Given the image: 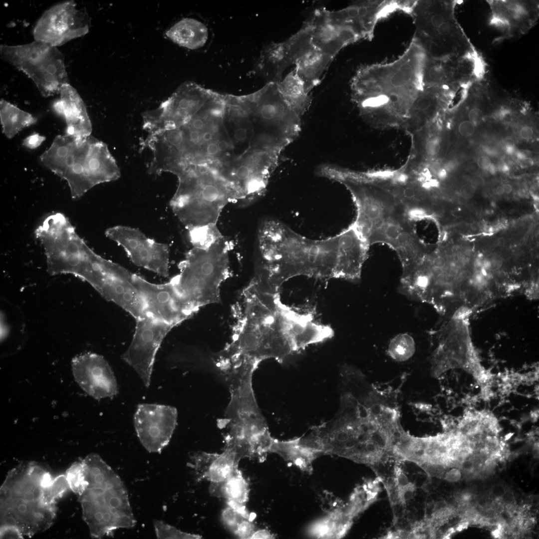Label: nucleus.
Returning a JSON list of instances; mask_svg holds the SVG:
<instances>
[{
  "label": "nucleus",
  "mask_w": 539,
  "mask_h": 539,
  "mask_svg": "<svg viewBox=\"0 0 539 539\" xmlns=\"http://www.w3.org/2000/svg\"><path fill=\"white\" fill-rule=\"evenodd\" d=\"M257 269L280 288L290 278L306 276L348 280L360 258L357 236L350 227L324 239H312L274 219H267L258 233Z\"/></svg>",
  "instance_id": "1"
},
{
  "label": "nucleus",
  "mask_w": 539,
  "mask_h": 539,
  "mask_svg": "<svg viewBox=\"0 0 539 539\" xmlns=\"http://www.w3.org/2000/svg\"><path fill=\"white\" fill-rule=\"evenodd\" d=\"M279 291L255 275L241 292L231 340L221 351L224 357L258 367L268 359L282 363L295 353L296 309L282 302Z\"/></svg>",
  "instance_id": "2"
},
{
  "label": "nucleus",
  "mask_w": 539,
  "mask_h": 539,
  "mask_svg": "<svg viewBox=\"0 0 539 539\" xmlns=\"http://www.w3.org/2000/svg\"><path fill=\"white\" fill-rule=\"evenodd\" d=\"M331 179L350 192L356 208L352 224L370 246L386 244L397 254L402 269L416 265L425 256L415 222L404 205L384 180L373 172H361L337 167Z\"/></svg>",
  "instance_id": "3"
},
{
  "label": "nucleus",
  "mask_w": 539,
  "mask_h": 539,
  "mask_svg": "<svg viewBox=\"0 0 539 539\" xmlns=\"http://www.w3.org/2000/svg\"><path fill=\"white\" fill-rule=\"evenodd\" d=\"M425 57L424 50L412 38L404 53L394 61L359 67L350 87L361 114L370 121L403 124L423 88Z\"/></svg>",
  "instance_id": "4"
},
{
  "label": "nucleus",
  "mask_w": 539,
  "mask_h": 539,
  "mask_svg": "<svg viewBox=\"0 0 539 539\" xmlns=\"http://www.w3.org/2000/svg\"><path fill=\"white\" fill-rule=\"evenodd\" d=\"M52 479L49 472L33 462L10 470L0 489V527H13L30 538L48 529L57 510L48 493Z\"/></svg>",
  "instance_id": "5"
},
{
  "label": "nucleus",
  "mask_w": 539,
  "mask_h": 539,
  "mask_svg": "<svg viewBox=\"0 0 539 539\" xmlns=\"http://www.w3.org/2000/svg\"><path fill=\"white\" fill-rule=\"evenodd\" d=\"M81 461L86 484L78 500L91 537L101 539L117 530L133 528L136 521L119 476L96 454Z\"/></svg>",
  "instance_id": "6"
},
{
  "label": "nucleus",
  "mask_w": 539,
  "mask_h": 539,
  "mask_svg": "<svg viewBox=\"0 0 539 539\" xmlns=\"http://www.w3.org/2000/svg\"><path fill=\"white\" fill-rule=\"evenodd\" d=\"M226 109L225 94L214 91L194 115L177 127L181 138L177 156L182 167L217 172L237 157L226 126Z\"/></svg>",
  "instance_id": "7"
},
{
  "label": "nucleus",
  "mask_w": 539,
  "mask_h": 539,
  "mask_svg": "<svg viewBox=\"0 0 539 539\" xmlns=\"http://www.w3.org/2000/svg\"><path fill=\"white\" fill-rule=\"evenodd\" d=\"M229 251L224 237L209 249L193 248L180 263L179 273L170 280L194 314L220 302L221 285L230 275Z\"/></svg>",
  "instance_id": "8"
},
{
  "label": "nucleus",
  "mask_w": 539,
  "mask_h": 539,
  "mask_svg": "<svg viewBox=\"0 0 539 539\" xmlns=\"http://www.w3.org/2000/svg\"><path fill=\"white\" fill-rule=\"evenodd\" d=\"M454 0H415L410 15L415 32L413 38L426 56L457 58L477 53L455 14Z\"/></svg>",
  "instance_id": "9"
},
{
  "label": "nucleus",
  "mask_w": 539,
  "mask_h": 539,
  "mask_svg": "<svg viewBox=\"0 0 539 539\" xmlns=\"http://www.w3.org/2000/svg\"><path fill=\"white\" fill-rule=\"evenodd\" d=\"M177 176L178 186L170 205L186 229L217 224L224 208L237 202L231 188L214 172L191 170Z\"/></svg>",
  "instance_id": "10"
},
{
  "label": "nucleus",
  "mask_w": 539,
  "mask_h": 539,
  "mask_svg": "<svg viewBox=\"0 0 539 539\" xmlns=\"http://www.w3.org/2000/svg\"><path fill=\"white\" fill-rule=\"evenodd\" d=\"M1 58L32 79L41 93L60 92L69 83L62 53L57 47L35 40L24 45H1Z\"/></svg>",
  "instance_id": "11"
},
{
  "label": "nucleus",
  "mask_w": 539,
  "mask_h": 539,
  "mask_svg": "<svg viewBox=\"0 0 539 539\" xmlns=\"http://www.w3.org/2000/svg\"><path fill=\"white\" fill-rule=\"evenodd\" d=\"M279 157L250 148L234 161L224 180L237 201L248 204L263 195Z\"/></svg>",
  "instance_id": "12"
},
{
  "label": "nucleus",
  "mask_w": 539,
  "mask_h": 539,
  "mask_svg": "<svg viewBox=\"0 0 539 539\" xmlns=\"http://www.w3.org/2000/svg\"><path fill=\"white\" fill-rule=\"evenodd\" d=\"M132 341L121 358L139 375L144 386L151 383L156 354L171 325L146 314L135 319Z\"/></svg>",
  "instance_id": "13"
},
{
  "label": "nucleus",
  "mask_w": 539,
  "mask_h": 539,
  "mask_svg": "<svg viewBox=\"0 0 539 539\" xmlns=\"http://www.w3.org/2000/svg\"><path fill=\"white\" fill-rule=\"evenodd\" d=\"M415 0H359L343 8L328 10L333 23L352 31L359 39L371 40L375 28L381 19L398 11L410 14Z\"/></svg>",
  "instance_id": "14"
},
{
  "label": "nucleus",
  "mask_w": 539,
  "mask_h": 539,
  "mask_svg": "<svg viewBox=\"0 0 539 539\" xmlns=\"http://www.w3.org/2000/svg\"><path fill=\"white\" fill-rule=\"evenodd\" d=\"M89 19L74 1L54 5L46 10L33 28L35 40L58 46L86 34Z\"/></svg>",
  "instance_id": "15"
},
{
  "label": "nucleus",
  "mask_w": 539,
  "mask_h": 539,
  "mask_svg": "<svg viewBox=\"0 0 539 539\" xmlns=\"http://www.w3.org/2000/svg\"><path fill=\"white\" fill-rule=\"evenodd\" d=\"M106 236L122 247L131 262L161 276L169 273L168 246L148 238L139 229L124 226L108 228Z\"/></svg>",
  "instance_id": "16"
},
{
  "label": "nucleus",
  "mask_w": 539,
  "mask_h": 539,
  "mask_svg": "<svg viewBox=\"0 0 539 539\" xmlns=\"http://www.w3.org/2000/svg\"><path fill=\"white\" fill-rule=\"evenodd\" d=\"M484 65L478 54L447 58L426 56L422 71L423 87H434L452 91L457 86L464 87L484 75Z\"/></svg>",
  "instance_id": "17"
},
{
  "label": "nucleus",
  "mask_w": 539,
  "mask_h": 539,
  "mask_svg": "<svg viewBox=\"0 0 539 539\" xmlns=\"http://www.w3.org/2000/svg\"><path fill=\"white\" fill-rule=\"evenodd\" d=\"M178 411L172 406L142 403L134 415L138 438L150 453H160L168 445L177 422Z\"/></svg>",
  "instance_id": "18"
},
{
  "label": "nucleus",
  "mask_w": 539,
  "mask_h": 539,
  "mask_svg": "<svg viewBox=\"0 0 539 539\" xmlns=\"http://www.w3.org/2000/svg\"><path fill=\"white\" fill-rule=\"evenodd\" d=\"M137 285L145 304L147 314L173 327L194 315L171 280L157 284L138 275Z\"/></svg>",
  "instance_id": "19"
},
{
  "label": "nucleus",
  "mask_w": 539,
  "mask_h": 539,
  "mask_svg": "<svg viewBox=\"0 0 539 539\" xmlns=\"http://www.w3.org/2000/svg\"><path fill=\"white\" fill-rule=\"evenodd\" d=\"M71 367L75 381L93 398H112L119 393L114 372L102 356L90 352L76 355Z\"/></svg>",
  "instance_id": "20"
},
{
  "label": "nucleus",
  "mask_w": 539,
  "mask_h": 539,
  "mask_svg": "<svg viewBox=\"0 0 539 539\" xmlns=\"http://www.w3.org/2000/svg\"><path fill=\"white\" fill-rule=\"evenodd\" d=\"M490 23L507 37L524 34L539 19V2L536 0L490 1Z\"/></svg>",
  "instance_id": "21"
},
{
  "label": "nucleus",
  "mask_w": 539,
  "mask_h": 539,
  "mask_svg": "<svg viewBox=\"0 0 539 539\" xmlns=\"http://www.w3.org/2000/svg\"><path fill=\"white\" fill-rule=\"evenodd\" d=\"M213 92L192 82L180 85L160 107L165 128L176 127L188 120L202 108Z\"/></svg>",
  "instance_id": "22"
},
{
  "label": "nucleus",
  "mask_w": 539,
  "mask_h": 539,
  "mask_svg": "<svg viewBox=\"0 0 539 539\" xmlns=\"http://www.w3.org/2000/svg\"><path fill=\"white\" fill-rule=\"evenodd\" d=\"M308 19L315 48L334 58L344 47L359 40L350 29L332 22L324 7L315 9Z\"/></svg>",
  "instance_id": "23"
},
{
  "label": "nucleus",
  "mask_w": 539,
  "mask_h": 539,
  "mask_svg": "<svg viewBox=\"0 0 539 539\" xmlns=\"http://www.w3.org/2000/svg\"><path fill=\"white\" fill-rule=\"evenodd\" d=\"M191 459L198 478L210 482L211 486L221 484L238 472L241 460L235 451L227 447L221 453L198 452Z\"/></svg>",
  "instance_id": "24"
},
{
  "label": "nucleus",
  "mask_w": 539,
  "mask_h": 539,
  "mask_svg": "<svg viewBox=\"0 0 539 539\" xmlns=\"http://www.w3.org/2000/svg\"><path fill=\"white\" fill-rule=\"evenodd\" d=\"M453 94L441 88L423 87L410 107L403 125L411 134L420 130L427 119L445 107Z\"/></svg>",
  "instance_id": "25"
},
{
  "label": "nucleus",
  "mask_w": 539,
  "mask_h": 539,
  "mask_svg": "<svg viewBox=\"0 0 539 539\" xmlns=\"http://www.w3.org/2000/svg\"><path fill=\"white\" fill-rule=\"evenodd\" d=\"M292 64L285 41L271 42L261 51L255 70L267 83H278L284 71Z\"/></svg>",
  "instance_id": "26"
},
{
  "label": "nucleus",
  "mask_w": 539,
  "mask_h": 539,
  "mask_svg": "<svg viewBox=\"0 0 539 539\" xmlns=\"http://www.w3.org/2000/svg\"><path fill=\"white\" fill-rule=\"evenodd\" d=\"M167 37L178 45L189 49H198L207 42L209 30L203 22L193 18H184L175 23L165 33Z\"/></svg>",
  "instance_id": "27"
},
{
  "label": "nucleus",
  "mask_w": 539,
  "mask_h": 539,
  "mask_svg": "<svg viewBox=\"0 0 539 539\" xmlns=\"http://www.w3.org/2000/svg\"><path fill=\"white\" fill-rule=\"evenodd\" d=\"M333 59L331 55L315 49L295 63L294 70L308 92L319 84L323 73Z\"/></svg>",
  "instance_id": "28"
},
{
  "label": "nucleus",
  "mask_w": 539,
  "mask_h": 539,
  "mask_svg": "<svg viewBox=\"0 0 539 539\" xmlns=\"http://www.w3.org/2000/svg\"><path fill=\"white\" fill-rule=\"evenodd\" d=\"M278 87L286 103L299 117L309 109L311 96L294 69L278 83Z\"/></svg>",
  "instance_id": "29"
},
{
  "label": "nucleus",
  "mask_w": 539,
  "mask_h": 539,
  "mask_svg": "<svg viewBox=\"0 0 539 539\" xmlns=\"http://www.w3.org/2000/svg\"><path fill=\"white\" fill-rule=\"evenodd\" d=\"M61 98L54 104V108L63 115L69 125L75 122L86 121L87 113L84 103L76 90L69 83L64 84L60 91Z\"/></svg>",
  "instance_id": "30"
},
{
  "label": "nucleus",
  "mask_w": 539,
  "mask_h": 539,
  "mask_svg": "<svg viewBox=\"0 0 539 539\" xmlns=\"http://www.w3.org/2000/svg\"><path fill=\"white\" fill-rule=\"evenodd\" d=\"M211 492L226 499L228 506L244 508L248 501L249 488L240 471L226 481L211 486Z\"/></svg>",
  "instance_id": "31"
},
{
  "label": "nucleus",
  "mask_w": 539,
  "mask_h": 539,
  "mask_svg": "<svg viewBox=\"0 0 539 539\" xmlns=\"http://www.w3.org/2000/svg\"><path fill=\"white\" fill-rule=\"evenodd\" d=\"M285 41L293 64L316 49L313 44L311 27L308 19H307L301 27Z\"/></svg>",
  "instance_id": "32"
},
{
  "label": "nucleus",
  "mask_w": 539,
  "mask_h": 539,
  "mask_svg": "<svg viewBox=\"0 0 539 539\" xmlns=\"http://www.w3.org/2000/svg\"><path fill=\"white\" fill-rule=\"evenodd\" d=\"M222 519L227 527L240 538L250 539L254 533V526L245 508L228 506L222 513Z\"/></svg>",
  "instance_id": "33"
},
{
  "label": "nucleus",
  "mask_w": 539,
  "mask_h": 539,
  "mask_svg": "<svg viewBox=\"0 0 539 539\" xmlns=\"http://www.w3.org/2000/svg\"><path fill=\"white\" fill-rule=\"evenodd\" d=\"M193 248L207 249L224 238L217 224H210L187 229Z\"/></svg>",
  "instance_id": "34"
},
{
  "label": "nucleus",
  "mask_w": 539,
  "mask_h": 539,
  "mask_svg": "<svg viewBox=\"0 0 539 539\" xmlns=\"http://www.w3.org/2000/svg\"><path fill=\"white\" fill-rule=\"evenodd\" d=\"M415 351L416 344L413 337L409 333H401L390 340L387 352L393 360L402 362L412 358Z\"/></svg>",
  "instance_id": "35"
},
{
  "label": "nucleus",
  "mask_w": 539,
  "mask_h": 539,
  "mask_svg": "<svg viewBox=\"0 0 539 539\" xmlns=\"http://www.w3.org/2000/svg\"><path fill=\"white\" fill-rule=\"evenodd\" d=\"M70 489L78 496L86 484L85 472L82 461L76 462L67 470L65 474Z\"/></svg>",
  "instance_id": "36"
},
{
  "label": "nucleus",
  "mask_w": 539,
  "mask_h": 539,
  "mask_svg": "<svg viewBox=\"0 0 539 539\" xmlns=\"http://www.w3.org/2000/svg\"><path fill=\"white\" fill-rule=\"evenodd\" d=\"M156 535L158 539H199L200 536L183 532L163 521L154 522Z\"/></svg>",
  "instance_id": "37"
},
{
  "label": "nucleus",
  "mask_w": 539,
  "mask_h": 539,
  "mask_svg": "<svg viewBox=\"0 0 539 539\" xmlns=\"http://www.w3.org/2000/svg\"><path fill=\"white\" fill-rule=\"evenodd\" d=\"M68 489L70 488L65 474L60 475L53 478L48 487L49 497L51 500L56 502Z\"/></svg>",
  "instance_id": "38"
},
{
  "label": "nucleus",
  "mask_w": 539,
  "mask_h": 539,
  "mask_svg": "<svg viewBox=\"0 0 539 539\" xmlns=\"http://www.w3.org/2000/svg\"><path fill=\"white\" fill-rule=\"evenodd\" d=\"M441 139L439 137H435L428 141L424 146V151L428 156H434L437 155L441 149Z\"/></svg>",
  "instance_id": "39"
},
{
  "label": "nucleus",
  "mask_w": 539,
  "mask_h": 539,
  "mask_svg": "<svg viewBox=\"0 0 539 539\" xmlns=\"http://www.w3.org/2000/svg\"><path fill=\"white\" fill-rule=\"evenodd\" d=\"M0 539H23V536L15 528L11 526L0 527Z\"/></svg>",
  "instance_id": "40"
},
{
  "label": "nucleus",
  "mask_w": 539,
  "mask_h": 539,
  "mask_svg": "<svg viewBox=\"0 0 539 539\" xmlns=\"http://www.w3.org/2000/svg\"><path fill=\"white\" fill-rule=\"evenodd\" d=\"M469 120L474 125L480 124L484 118V113L482 109L479 107L471 108L468 114Z\"/></svg>",
  "instance_id": "41"
},
{
  "label": "nucleus",
  "mask_w": 539,
  "mask_h": 539,
  "mask_svg": "<svg viewBox=\"0 0 539 539\" xmlns=\"http://www.w3.org/2000/svg\"><path fill=\"white\" fill-rule=\"evenodd\" d=\"M458 130L461 135L469 137L474 133L475 126L469 120H465L460 123Z\"/></svg>",
  "instance_id": "42"
},
{
  "label": "nucleus",
  "mask_w": 539,
  "mask_h": 539,
  "mask_svg": "<svg viewBox=\"0 0 539 539\" xmlns=\"http://www.w3.org/2000/svg\"><path fill=\"white\" fill-rule=\"evenodd\" d=\"M44 139V137L38 134H34L26 138L24 141V144L29 148H35L38 147Z\"/></svg>",
  "instance_id": "43"
},
{
  "label": "nucleus",
  "mask_w": 539,
  "mask_h": 539,
  "mask_svg": "<svg viewBox=\"0 0 539 539\" xmlns=\"http://www.w3.org/2000/svg\"><path fill=\"white\" fill-rule=\"evenodd\" d=\"M476 189L471 184L462 186L460 189L461 196L465 199L472 198L475 195Z\"/></svg>",
  "instance_id": "44"
},
{
  "label": "nucleus",
  "mask_w": 539,
  "mask_h": 539,
  "mask_svg": "<svg viewBox=\"0 0 539 539\" xmlns=\"http://www.w3.org/2000/svg\"><path fill=\"white\" fill-rule=\"evenodd\" d=\"M491 264V270H498L502 265L503 260L498 255L493 254L487 258Z\"/></svg>",
  "instance_id": "45"
},
{
  "label": "nucleus",
  "mask_w": 539,
  "mask_h": 539,
  "mask_svg": "<svg viewBox=\"0 0 539 539\" xmlns=\"http://www.w3.org/2000/svg\"><path fill=\"white\" fill-rule=\"evenodd\" d=\"M461 477L460 472L457 469H453L447 473L445 478L447 480L451 482H456Z\"/></svg>",
  "instance_id": "46"
},
{
  "label": "nucleus",
  "mask_w": 539,
  "mask_h": 539,
  "mask_svg": "<svg viewBox=\"0 0 539 539\" xmlns=\"http://www.w3.org/2000/svg\"><path fill=\"white\" fill-rule=\"evenodd\" d=\"M479 167L484 170H487L491 164V160L487 156H481L477 162Z\"/></svg>",
  "instance_id": "47"
},
{
  "label": "nucleus",
  "mask_w": 539,
  "mask_h": 539,
  "mask_svg": "<svg viewBox=\"0 0 539 539\" xmlns=\"http://www.w3.org/2000/svg\"><path fill=\"white\" fill-rule=\"evenodd\" d=\"M485 181L483 177L478 175L474 177L471 180V185L476 190L484 187Z\"/></svg>",
  "instance_id": "48"
},
{
  "label": "nucleus",
  "mask_w": 539,
  "mask_h": 539,
  "mask_svg": "<svg viewBox=\"0 0 539 539\" xmlns=\"http://www.w3.org/2000/svg\"><path fill=\"white\" fill-rule=\"evenodd\" d=\"M178 126H177V127H176V128H177V129L178 130V128H177V127H178ZM178 131H179V130H178ZM179 133H180V142H179V144H178V145L177 146V147H176V148H175V150H174V159H175V166H176V168H177V169L178 170H181L182 169H183H183H184V168L183 167H182V166H181V165H180L179 164V162H178V156H177V150H178V147H179V145H180V143H181V134H180V132H179ZM238 157V156H237V157ZM233 162H232L231 163H233ZM231 164H230V165H229L228 166H227V167H226L224 168L223 169H222V170H220V171H217V172L214 171V172H216V173H220V172H221L223 171V170H224V169H225L227 168H228V167H229V166H230V165H231ZM199 168H200V167H199ZM191 168V169H195V168ZM207 169H208V168H207Z\"/></svg>",
  "instance_id": "49"
},
{
  "label": "nucleus",
  "mask_w": 539,
  "mask_h": 539,
  "mask_svg": "<svg viewBox=\"0 0 539 539\" xmlns=\"http://www.w3.org/2000/svg\"><path fill=\"white\" fill-rule=\"evenodd\" d=\"M521 137L525 140L531 139L533 136V130L530 126H524L522 128L520 132Z\"/></svg>",
  "instance_id": "50"
},
{
  "label": "nucleus",
  "mask_w": 539,
  "mask_h": 539,
  "mask_svg": "<svg viewBox=\"0 0 539 539\" xmlns=\"http://www.w3.org/2000/svg\"><path fill=\"white\" fill-rule=\"evenodd\" d=\"M457 166V162L454 160H450L445 162L443 167H441L444 169L448 173H449L454 170Z\"/></svg>",
  "instance_id": "51"
},
{
  "label": "nucleus",
  "mask_w": 539,
  "mask_h": 539,
  "mask_svg": "<svg viewBox=\"0 0 539 539\" xmlns=\"http://www.w3.org/2000/svg\"><path fill=\"white\" fill-rule=\"evenodd\" d=\"M466 168L469 173L473 174L477 173L480 169L477 162L474 161L469 162L467 165Z\"/></svg>",
  "instance_id": "52"
},
{
  "label": "nucleus",
  "mask_w": 539,
  "mask_h": 539,
  "mask_svg": "<svg viewBox=\"0 0 539 539\" xmlns=\"http://www.w3.org/2000/svg\"><path fill=\"white\" fill-rule=\"evenodd\" d=\"M505 150L506 153L509 155H512L515 153V147L512 141L509 140L505 142Z\"/></svg>",
  "instance_id": "53"
},
{
  "label": "nucleus",
  "mask_w": 539,
  "mask_h": 539,
  "mask_svg": "<svg viewBox=\"0 0 539 539\" xmlns=\"http://www.w3.org/2000/svg\"><path fill=\"white\" fill-rule=\"evenodd\" d=\"M269 537H270L269 533L265 532L264 531H259L254 533L251 539L269 538Z\"/></svg>",
  "instance_id": "54"
},
{
  "label": "nucleus",
  "mask_w": 539,
  "mask_h": 539,
  "mask_svg": "<svg viewBox=\"0 0 539 539\" xmlns=\"http://www.w3.org/2000/svg\"><path fill=\"white\" fill-rule=\"evenodd\" d=\"M482 149L483 151L488 155L495 156L498 154L497 150L494 148L489 146H484Z\"/></svg>",
  "instance_id": "55"
},
{
  "label": "nucleus",
  "mask_w": 539,
  "mask_h": 539,
  "mask_svg": "<svg viewBox=\"0 0 539 539\" xmlns=\"http://www.w3.org/2000/svg\"><path fill=\"white\" fill-rule=\"evenodd\" d=\"M516 156L518 160L522 161L527 158L526 155L525 153L521 151H517L515 153Z\"/></svg>",
  "instance_id": "56"
},
{
  "label": "nucleus",
  "mask_w": 539,
  "mask_h": 539,
  "mask_svg": "<svg viewBox=\"0 0 539 539\" xmlns=\"http://www.w3.org/2000/svg\"><path fill=\"white\" fill-rule=\"evenodd\" d=\"M504 193L510 194L512 191V186L509 184H506L503 186Z\"/></svg>",
  "instance_id": "57"
},
{
  "label": "nucleus",
  "mask_w": 539,
  "mask_h": 539,
  "mask_svg": "<svg viewBox=\"0 0 539 539\" xmlns=\"http://www.w3.org/2000/svg\"><path fill=\"white\" fill-rule=\"evenodd\" d=\"M487 170H488L489 172L492 175L495 174L497 171L496 166L492 163H491Z\"/></svg>",
  "instance_id": "58"
},
{
  "label": "nucleus",
  "mask_w": 539,
  "mask_h": 539,
  "mask_svg": "<svg viewBox=\"0 0 539 539\" xmlns=\"http://www.w3.org/2000/svg\"><path fill=\"white\" fill-rule=\"evenodd\" d=\"M500 170L504 173H507L510 171V167L507 164L504 163L501 165Z\"/></svg>",
  "instance_id": "59"
},
{
  "label": "nucleus",
  "mask_w": 539,
  "mask_h": 539,
  "mask_svg": "<svg viewBox=\"0 0 539 539\" xmlns=\"http://www.w3.org/2000/svg\"><path fill=\"white\" fill-rule=\"evenodd\" d=\"M495 192L496 194L497 195H499V196L502 195L504 193V190H503V187L499 186V187H497L496 188L495 190Z\"/></svg>",
  "instance_id": "60"
}]
</instances>
